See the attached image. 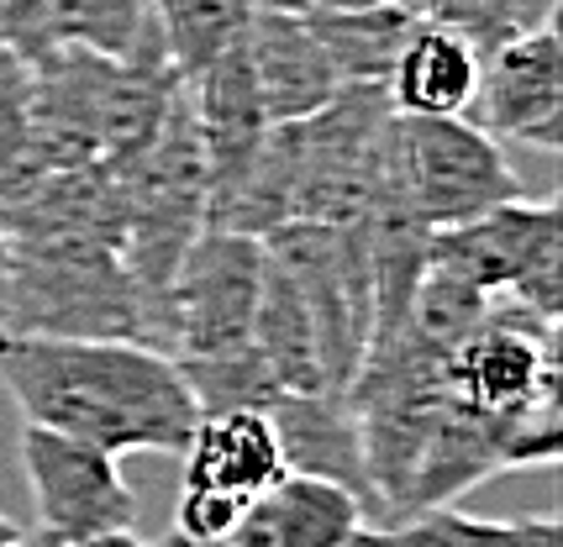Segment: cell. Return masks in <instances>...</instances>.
<instances>
[{
  "label": "cell",
  "instance_id": "cell-1",
  "mask_svg": "<svg viewBox=\"0 0 563 547\" xmlns=\"http://www.w3.org/2000/svg\"><path fill=\"white\" fill-rule=\"evenodd\" d=\"M0 390L26 426L111 453H185L200 422L169 353L117 337H26L0 326Z\"/></svg>",
  "mask_w": 563,
  "mask_h": 547
},
{
  "label": "cell",
  "instance_id": "cell-2",
  "mask_svg": "<svg viewBox=\"0 0 563 547\" xmlns=\"http://www.w3.org/2000/svg\"><path fill=\"white\" fill-rule=\"evenodd\" d=\"M379 196H390L427 232L464 226L495 205L527 200L506 153L468 116H390Z\"/></svg>",
  "mask_w": 563,
  "mask_h": 547
},
{
  "label": "cell",
  "instance_id": "cell-3",
  "mask_svg": "<svg viewBox=\"0 0 563 547\" xmlns=\"http://www.w3.org/2000/svg\"><path fill=\"white\" fill-rule=\"evenodd\" d=\"M279 269L290 274L295 295L311 316L317 358L327 390L347 395L353 373L364 364L368 326H374V274H368V232L358 226H311L290 222L264 237Z\"/></svg>",
  "mask_w": 563,
  "mask_h": 547
},
{
  "label": "cell",
  "instance_id": "cell-4",
  "mask_svg": "<svg viewBox=\"0 0 563 547\" xmlns=\"http://www.w3.org/2000/svg\"><path fill=\"white\" fill-rule=\"evenodd\" d=\"M427 269L464 279L490 300H511L542 322H559L563 243L553 200H511L464 226L427 237Z\"/></svg>",
  "mask_w": 563,
  "mask_h": 547
},
{
  "label": "cell",
  "instance_id": "cell-5",
  "mask_svg": "<svg viewBox=\"0 0 563 547\" xmlns=\"http://www.w3.org/2000/svg\"><path fill=\"white\" fill-rule=\"evenodd\" d=\"M264 284V243L206 226L179 258L164 295L169 311V358L200 364L253 348V311Z\"/></svg>",
  "mask_w": 563,
  "mask_h": 547
},
{
  "label": "cell",
  "instance_id": "cell-6",
  "mask_svg": "<svg viewBox=\"0 0 563 547\" xmlns=\"http://www.w3.org/2000/svg\"><path fill=\"white\" fill-rule=\"evenodd\" d=\"M22 473L32 505H37V532L58 537L64 547L106 537V532H132L137 522V490L126 484L122 464L111 453L58 437L48 426H22Z\"/></svg>",
  "mask_w": 563,
  "mask_h": 547
},
{
  "label": "cell",
  "instance_id": "cell-7",
  "mask_svg": "<svg viewBox=\"0 0 563 547\" xmlns=\"http://www.w3.org/2000/svg\"><path fill=\"white\" fill-rule=\"evenodd\" d=\"M474 126L495 143L559 153L563 143V43L559 26H527L479 58Z\"/></svg>",
  "mask_w": 563,
  "mask_h": 547
},
{
  "label": "cell",
  "instance_id": "cell-8",
  "mask_svg": "<svg viewBox=\"0 0 563 547\" xmlns=\"http://www.w3.org/2000/svg\"><path fill=\"white\" fill-rule=\"evenodd\" d=\"M185 96H190L200 158H206V216H211V205L253 169V158L269 137V116H264V100H258L243 43L227 48L196 79H185Z\"/></svg>",
  "mask_w": 563,
  "mask_h": 547
},
{
  "label": "cell",
  "instance_id": "cell-9",
  "mask_svg": "<svg viewBox=\"0 0 563 547\" xmlns=\"http://www.w3.org/2000/svg\"><path fill=\"white\" fill-rule=\"evenodd\" d=\"M243 48L269 126L306 122V116L327 111L338 100V90H343L321 43L311 37L306 11H253Z\"/></svg>",
  "mask_w": 563,
  "mask_h": 547
},
{
  "label": "cell",
  "instance_id": "cell-10",
  "mask_svg": "<svg viewBox=\"0 0 563 547\" xmlns=\"http://www.w3.org/2000/svg\"><path fill=\"white\" fill-rule=\"evenodd\" d=\"M364 500L317 479V473H279L264 495L247 500L232 526V547H347L364 532Z\"/></svg>",
  "mask_w": 563,
  "mask_h": 547
},
{
  "label": "cell",
  "instance_id": "cell-11",
  "mask_svg": "<svg viewBox=\"0 0 563 547\" xmlns=\"http://www.w3.org/2000/svg\"><path fill=\"white\" fill-rule=\"evenodd\" d=\"M185 490H211L247 505L264 495L279 473H290L279 432H274L269 411H211L200 416L190 443H185Z\"/></svg>",
  "mask_w": 563,
  "mask_h": 547
},
{
  "label": "cell",
  "instance_id": "cell-12",
  "mask_svg": "<svg viewBox=\"0 0 563 547\" xmlns=\"http://www.w3.org/2000/svg\"><path fill=\"white\" fill-rule=\"evenodd\" d=\"M269 422L295 473L332 479V484L353 490L364 505H379L368 490L364 443H358V422L347 411V395H279L269 405Z\"/></svg>",
  "mask_w": 563,
  "mask_h": 547
},
{
  "label": "cell",
  "instance_id": "cell-13",
  "mask_svg": "<svg viewBox=\"0 0 563 547\" xmlns=\"http://www.w3.org/2000/svg\"><path fill=\"white\" fill-rule=\"evenodd\" d=\"M479 85V53L448 26L417 16V32L406 37L400 58L385 75V100L395 116H468Z\"/></svg>",
  "mask_w": 563,
  "mask_h": 547
},
{
  "label": "cell",
  "instance_id": "cell-14",
  "mask_svg": "<svg viewBox=\"0 0 563 547\" xmlns=\"http://www.w3.org/2000/svg\"><path fill=\"white\" fill-rule=\"evenodd\" d=\"M253 353L264 358L279 395H332L317 358L311 316L295 295L290 274L264 253V284H258V311H253Z\"/></svg>",
  "mask_w": 563,
  "mask_h": 547
},
{
  "label": "cell",
  "instance_id": "cell-15",
  "mask_svg": "<svg viewBox=\"0 0 563 547\" xmlns=\"http://www.w3.org/2000/svg\"><path fill=\"white\" fill-rule=\"evenodd\" d=\"M306 22H311V37L321 43L338 85H385L406 37L417 32V11H406L395 0H374V5H353V11H306Z\"/></svg>",
  "mask_w": 563,
  "mask_h": 547
},
{
  "label": "cell",
  "instance_id": "cell-16",
  "mask_svg": "<svg viewBox=\"0 0 563 547\" xmlns=\"http://www.w3.org/2000/svg\"><path fill=\"white\" fill-rule=\"evenodd\" d=\"M347 547H563L559 516H521V522H479L453 505L417 511L400 526H364Z\"/></svg>",
  "mask_w": 563,
  "mask_h": 547
},
{
  "label": "cell",
  "instance_id": "cell-17",
  "mask_svg": "<svg viewBox=\"0 0 563 547\" xmlns=\"http://www.w3.org/2000/svg\"><path fill=\"white\" fill-rule=\"evenodd\" d=\"M247 22H253V0H153V26L179 79H196L227 48H238Z\"/></svg>",
  "mask_w": 563,
  "mask_h": 547
},
{
  "label": "cell",
  "instance_id": "cell-18",
  "mask_svg": "<svg viewBox=\"0 0 563 547\" xmlns=\"http://www.w3.org/2000/svg\"><path fill=\"white\" fill-rule=\"evenodd\" d=\"M58 48L90 58H126L153 26V0H53Z\"/></svg>",
  "mask_w": 563,
  "mask_h": 547
},
{
  "label": "cell",
  "instance_id": "cell-19",
  "mask_svg": "<svg viewBox=\"0 0 563 547\" xmlns=\"http://www.w3.org/2000/svg\"><path fill=\"white\" fill-rule=\"evenodd\" d=\"M417 16L421 22H432V26H448V32H453V37H464L479 58H485L490 48H500L506 37L521 32V26H516L511 0H421Z\"/></svg>",
  "mask_w": 563,
  "mask_h": 547
},
{
  "label": "cell",
  "instance_id": "cell-20",
  "mask_svg": "<svg viewBox=\"0 0 563 547\" xmlns=\"http://www.w3.org/2000/svg\"><path fill=\"white\" fill-rule=\"evenodd\" d=\"M0 48L22 64L26 75H43L58 58V22L53 0H0Z\"/></svg>",
  "mask_w": 563,
  "mask_h": 547
},
{
  "label": "cell",
  "instance_id": "cell-21",
  "mask_svg": "<svg viewBox=\"0 0 563 547\" xmlns=\"http://www.w3.org/2000/svg\"><path fill=\"white\" fill-rule=\"evenodd\" d=\"M516 5V26L527 32V26H553L559 16V0H511Z\"/></svg>",
  "mask_w": 563,
  "mask_h": 547
},
{
  "label": "cell",
  "instance_id": "cell-22",
  "mask_svg": "<svg viewBox=\"0 0 563 547\" xmlns=\"http://www.w3.org/2000/svg\"><path fill=\"white\" fill-rule=\"evenodd\" d=\"M74 547H179L169 537V543H147V537H137V532H106V537H90V543H74Z\"/></svg>",
  "mask_w": 563,
  "mask_h": 547
},
{
  "label": "cell",
  "instance_id": "cell-23",
  "mask_svg": "<svg viewBox=\"0 0 563 547\" xmlns=\"http://www.w3.org/2000/svg\"><path fill=\"white\" fill-rule=\"evenodd\" d=\"M253 11H311V0H253Z\"/></svg>",
  "mask_w": 563,
  "mask_h": 547
},
{
  "label": "cell",
  "instance_id": "cell-24",
  "mask_svg": "<svg viewBox=\"0 0 563 547\" xmlns=\"http://www.w3.org/2000/svg\"><path fill=\"white\" fill-rule=\"evenodd\" d=\"M11 547H64L58 537H48V532H16V543Z\"/></svg>",
  "mask_w": 563,
  "mask_h": 547
},
{
  "label": "cell",
  "instance_id": "cell-25",
  "mask_svg": "<svg viewBox=\"0 0 563 547\" xmlns=\"http://www.w3.org/2000/svg\"><path fill=\"white\" fill-rule=\"evenodd\" d=\"M5 269H11V243H5V232H0V305H5Z\"/></svg>",
  "mask_w": 563,
  "mask_h": 547
},
{
  "label": "cell",
  "instance_id": "cell-26",
  "mask_svg": "<svg viewBox=\"0 0 563 547\" xmlns=\"http://www.w3.org/2000/svg\"><path fill=\"white\" fill-rule=\"evenodd\" d=\"M11 543H16V526H11L5 516H0V547H11Z\"/></svg>",
  "mask_w": 563,
  "mask_h": 547
},
{
  "label": "cell",
  "instance_id": "cell-27",
  "mask_svg": "<svg viewBox=\"0 0 563 547\" xmlns=\"http://www.w3.org/2000/svg\"><path fill=\"white\" fill-rule=\"evenodd\" d=\"M211 547H232V543H211Z\"/></svg>",
  "mask_w": 563,
  "mask_h": 547
}]
</instances>
